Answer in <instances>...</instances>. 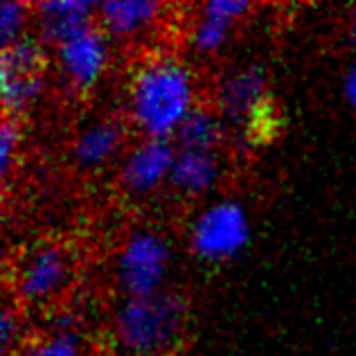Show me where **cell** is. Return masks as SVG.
Wrapping results in <instances>:
<instances>
[{
    "mask_svg": "<svg viewBox=\"0 0 356 356\" xmlns=\"http://www.w3.org/2000/svg\"><path fill=\"white\" fill-rule=\"evenodd\" d=\"M203 104L194 65L170 50H149L129 68L124 120L136 138L174 140L183 122Z\"/></svg>",
    "mask_w": 356,
    "mask_h": 356,
    "instance_id": "obj_1",
    "label": "cell"
},
{
    "mask_svg": "<svg viewBox=\"0 0 356 356\" xmlns=\"http://www.w3.org/2000/svg\"><path fill=\"white\" fill-rule=\"evenodd\" d=\"M108 327L122 356H174L185 343L190 305L174 289L149 298H120Z\"/></svg>",
    "mask_w": 356,
    "mask_h": 356,
    "instance_id": "obj_2",
    "label": "cell"
},
{
    "mask_svg": "<svg viewBox=\"0 0 356 356\" xmlns=\"http://www.w3.org/2000/svg\"><path fill=\"white\" fill-rule=\"evenodd\" d=\"M212 106L232 143L252 147L270 136L275 104L261 65L246 63L223 72L214 86Z\"/></svg>",
    "mask_w": 356,
    "mask_h": 356,
    "instance_id": "obj_3",
    "label": "cell"
},
{
    "mask_svg": "<svg viewBox=\"0 0 356 356\" xmlns=\"http://www.w3.org/2000/svg\"><path fill=\"white\" fill-rule=\"evenodd\" d=\"M176 250L167 232L136 226L120 239L113 252V286L120 298H149L170 289Z\"/></svg>",
    "mask_w": 356,
    "mask_h": 356,
    "instance_id": "obj_4",
    "label": "cell"
},
{
    "mask_svg": "<svg viewBox=\"0 0 356 356\" xmlns=\"http://www.w3.org/2000/svg\"><path fill=\"white\" fill-rule=\"evenodd\" d=\"M250 239V212L232 196L205 201L187 223V248L208 266H221L237 259L248 248Z\"/></svg>",
    "mask_w": 356,
    "mask_h": 356,
    "instance_id": "obj_5",
    "label": "cell"
},
{
    "mask_svg": "<svg viewBox=\"0 0 356 356\" xmlns=\"http://www.w3.org/2000/svg\"><path fill=\"white\" fill-rule=\"evenodd\" d=\"M72 277L74 257L63 243H34L14 264V298L21 307H50L68 291Z\"/></svg>",
    "mask_w": 356,
    "mask_h": 356,
    "instance_id": "obj_6",
    "label": "cell"
},
{
    "mask_svg": "<svg viewBox=\"0 0 356 356\" xmlns=\"http://www.w3.org/2000/svg\"><path fill=\"white\" fill-rule=\"evenodd\" d=\"M113 41L97 27V23L50 50L57 79L72 97L90 95L113 63Z\"/></svg>",
    "mask_w": 356,
    "mask_h": 356,
    "instance_id": "obj_7",
    "label": "cell"
},
{
    "mask_svg": "<svg viewBox=\"0 0 356 356\" xmlns=\"http://www.w3.org/2000/svg\"><path fill=\"white\" fill-rule=\"evenodd\" d=\"M176 158L172 140L136 138L115 165V178L122 194L147 201L158 192L170 190V176Z\"/></svg>",
    "mask_w": 356,
    "mask_h": 356,
    "instance_id": "obj_8",
    "label": "cell"
},
{
    "mask_svg": "<svg viewBox=\"0 0 356 356\" xmlns=\"http://www.w3.org/2000/svg\"><path fill=\"white\" fill-rule=\"evenodd\" d=\"M129 131L127 120L115 115H99L83 122L70 140V163L83 174L115 167L131 145Z\"/></svg>",
    "mask_w": 356,
    "mask_h": 356,
    "instance_id": "obj_9",
    "label": "cell"
},
{
    "mask_svg": "<svg viewBox=\"0 0 356 356\" xmlns=\"http://www.w3.org/2000/svg\"><path fill=\"white\" fill-rule=\"evenodd\" d=\"M255 12V7L246 0H210L196 9L190 30H187V45L196 57H217L228 48L237 25Z\"/></svg>",
    "mask_w": 356,
    "mask_h": 356,
    "instance_id": "obj_10",
    "label": "cell"
},
{
    "mask_svg": "<svg viewBox=\"0 0 356 356\" xmlns=\"http://www.w3.org/2000/svg\"><path fill=\"white\" fill-rule=\"evenodd\" d=\"M167 5L156 0L97 3V27L113 43H143L165 23Z\"/></svg>",
    "mask_w": 356,
    "mask_h": 356,
    "instance_id": "obj_11",
    "label": "cell"
},
{
    "mask_svg": "<svg viewBox=\"0 0 356 356\" xmlns=\"http://www.w3.org/2000/svg\"><path fill=\"white\" fill-rule=\"evenodd\" d=\"M34 7L32 34L54 50L97 23V3L90 0H43Z\"/></svg>",
    "mask_w": 356,
    "mask_h": 356,
    "instance_id": "obj_12",
    "label": "cell"
},
{
    "mask_svg": "<svg viewBox=\"0 0 356 356\" xmlns=\"http://www.w3.org/2000/svg\"><path fill=\"white\" fill-rule=\"evenodd\" d=\"M223 172H226L223 152L176 149L170 190L181 199H208L219 187Z\"/></svg>",
    "mask_w": 356,
    "mask_h": 356,
    "instance_id": "obj_13",
    "label": "cell"
},
{
    "mask_svg": "<svg viewBox=\"0 0 356 356\" xmlns=\"http://www.w3.org/2000/svg\"><path fill=\"white\" fill-rule=\"evenodd\" d=\"M48 90L45 72H0V102L5 118L21 122L41 104Z\"/></svg>",
    "mask_w": 356,
    "mask_h": 356,
    "instance_id": "obj_14",
    "label": "cell"
},
{
    "mask_svg": "<svg viewBox=\"0 0 356 356\" xmlns=\"http://www.w3.org/2000/svg\"><path fill=\"white\" fill-rule=\"evenodd\" d=\"M176 149H201V152H223V145L228 143L226 127L212 104H203L194 108V113L183 122L174 136Z\"/></svg>",
    "mask_w": 356,
    "mask_h": 356,
    "instance_id": "obj_15",
    "label": "cell"
},
{
    "mask_svg": "<svg viewBox=\"0 0 356 356\" xmlns=\"http://www.w3.org/2000/svg\"><path fill=\"white\" fill-rule=\"evenodd\" d=\"M12 356H83V336L74 318L59 316L50 330L23 339Z\"/></svg>",
    "mask_w": 356,
    "mask_h": 356,
    "instance_id": "obj_16",
    "label": "cell"
},
{
    "mask_svg": "<svg viewBox=\"0 0 356 356\" xmlns=\"http://www.w3.org/2000/svg\"><path fill=\"white\" fill-rule=\"evenodd\" d=\"M34 27V7L30 3L7 0L0 5V45H14L16 41L32 34Z\"/></svg>",
    "mask_w": 356,
    "mask_h": 356,
    "instance_id": "obj_17",
    "label": "cell"
},
{
    "mask_svg": "<svg viewBox=\"0 0 356 356\" xmlns=\"http://www.w3.org/2000/svg\"><path fill=\"white\" fill-rule=\"evenodd\" d=\"M21 147H23L21 122L12 120V118H5L3 127H0V174H3L5 185L12 181V174L18 167Z\"/></svg>",
    "mask_w": 356,
    "mask_h": 356,
    "instance_id": "obj_18",
    "label": "cell"
},
{
    "mask_svg": "<svg viewBox=\"0 0 356 356\" xmlns=\"http://www.w3.org/2000/svg\"><path fill=\"white\" fill-rule=\"evenodd\" d=\"M21 343L23 339H21L18 312L12 305H5L3 316H0V348H3V356H12Z\"/></svg>",
    "mask_w": 356,
    "mask_h": 356,
    "instance_id": "obj_19",
    "label": "cell"
},
{
    "mask_svg": "<svg viewBox=\"0 0 356 356\" xmlns=\"http://www.w3.org/2000/svg\"><path fill=\"white\" fill-rule=\"evenodd\" d=\"M343 99H345V104H348L350 113L356 118V63L350 65L343 77Z\"/></svg>",
    "mask_w": 356,
    "mask_h": 356,
    "instance_id": "obj_20",
    "label": "cell"
},
{
    "mask_svg": "<svg viewBox=\"0 0 356 356\" xmlns=\"http://www.w3.org/2000/svg\"><path fill=\"white\" fill-rule=\"evenodd\" d=\"M343 39H345V43H348L352 50H356V12L350 14V16H348V21H345Z\"/></svg>",
    "mask_w": 356,
    "mask_h": 356,
    "instance_id": "obj_21",
    "label": "cell"
}]
</instances>
